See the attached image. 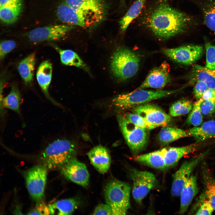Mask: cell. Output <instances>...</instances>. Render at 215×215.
<instances>
[{
  "label": "cell",
  "instance_id": "obj_13",
  "mask_svg": "<svg viewBox=\"0 0 215 215\" xmlns=\"http://www.w3.org/2000/svg\"><path fill=\"white\" fill-rule=\"evenodd\" d=\"M71 25H53L35 28L29 32V40L34 43L56 41L64 37L73 29Z\"/></svg>",
  "mask_w": 215,
  "mask_h": 215
},
{
  "label": "cell",
  "instance_id": "obj_4",
  "mask_svg": "<svg viewBox=\"0 0 215 215\" xmlns=\"http://www.w3.org/2000/svg\"><path fill=\"white\" fill-rule=\"evenodd\" d=\"M140 59L137 53L126 48L118 49L113 54L110 68L113 75L118 79L125 81L136 73Z\"/></svg>",
  "mask_w": 215,
  "mask_h": 215
},
{
  "label": "cell",
  "instance_id": "obj_30",
  "mask_svg": "<svg viewBox=\"0 0 215 215\" xmlns=\"http://www.w3.org/2000/svg\"><path fill=\"white\" fill-rule=\"evenodd\" d=\"M21 102L22 97L19 90L17 86L13 85L10 93L2 98V106L19 114Z\"/></svg>",
  "mask_w": 215,
  "mask_h": 215
},
{
  "label": "cell",
  "instance_id": "obj_3",
  "mask_svg": "<svg viewBox=\"0 0 215 215\" xmlns=\"http://www.w3.org/2000/svg\"><path fill=\"white\" fill-rule=\"evenodd\" d=\"M130 187L126 182L116 179L108 182L104 189V196L113 215L126 214L130 206Z\"/></svg>",
  "mask_w": 215,
  "mask_h": 215
},
{
  "label": "cell",
  "instance_id": "obj_22",
  "mask_svg": "<svg viewBox=\"0 0 215 215\" xmlns=\"http://www.w3.org/2000/svg\"><path fill=\"white\" fill-rule=\"evenodd\" d=\"M205 166L202 167V177L204 187L203 193L199 197L198 203H201L205 200L210 202L215 210V175Z\"/></svg>",
  "mask_w": 215,
  "mask_h": 215
},
{
  "label": "cell",
  "instance_id": "obj_38",
  "mask_svg": "<svg viewBox=\"0 0 215 215\" xmlns=\"http://www.w3.org/2000/svg\"><path fill=\"white\" fill-rule=\"evenodd\" d=\"M215 109V98H213L203 101L200 105V110L202 114L210 115Z\"/></svg>",
  "mask_w": 215,
  "mask_h": 215
},
{
  "label": "cell",
  "instance_id": "obj_5",
  "mask_svg": "<svg viewBox=\"0 0 215 215\" xmlns=\"http://www.w3.org/2000/svg\"><path fill=\"white\" fill-rule=\"evenodd\" d=\"M180 90V88L171 90H135L117 96L113 99L111 103L113 106L117 110H123L168 96Z\"/></svg>",
  "mask_w": 215,
  "mask_h": 215
},
{
  "label": "cell",
  "instance_id": "obj_6",
  "mask_svg": "<svg viewBox=\"0 0 215 215\" xmlns=\"http://www.w3.org/2000/svg\"><path fill=\"white\" fill-rule=\"evenodd\" d=\"M119 126L127 144L135 154L143 150L148 143L147 129L139 127L127 120L123 115L117 116Z\"/></svg>",
  "mask_w": 215,
  "mask_h": 215
},
{
  "label": "cell",
  "instance_id": "obj_2",
  "mask_svg": "<svg viewBox=\"0 0 215 215\" xmlns=\"http://www.w3.org/2000/svg\"><path fill=\"white\" fill-rule=\"evenodd\" d=\"M76 147L71 141L58 139L50 143L41 152L39 159L47 169L60 168L74 157Z\"/></svg>",
  "mask_w": 215,
  "mask_h": 215
},
{
  "label": "cell",
  "instance_id": "obj_12",
  "mask_svg": "<svg viewBox=\"0 0 215 215\" xmlns=\"http://www.w3.org/2000/svg\"><path fill=\"white\" fill-rule=\"evenodd\" d=\"M202 46L187 45L172 48H164L163 53L173 61L181 64L190 65L194 63L202 56Z\"/></svg>",
  "mask_w": 215,
  "mask_h": 215
},
{
  "label": "cell",
  "instance_id": "obj_33",
  "mask_svg": "<svg viewBox=\"0 0 215 215\" xmlns=\"http://www.w3.org/2000/svg\"><path fill=\"white\" fill-rule=\"evenodd\" d=\"M204 22L215 36V1L207 3L203 9Z\"/></svg>",
  "mask_w": 215,
  "mask_h": 215
},
{
  "label": "cell",
  "instance_id": "obj_39",
  "mask_svg": "<svg viewBox=\"0 0 215 215\" xmlns=\"http://www.w3.org/2000/svg\"><path fill=\"white\" fill-rule=\"evenodd\" d=\"M29 215H49L50 214L48 206L43 201L38 202L35 207L31 210Z\"/></svg>",
  "mask_w": 215,
  "mask_h": 215
},
{
  "label": "cell",
  "instance_id": "obj_34",
  "mask_svg": "<svg viewBox=\"0 0 215 215\" xmlns=\"http://www.w3.org/2000/svg\"><path fill=\"white\" fill-rule=\"evenodd\" d=\"M202 102L199 99L194 103L191 112L186 120L188 124L197 127L202 123L203 117L200 110V105Z\"/></svg>",
  "mask_w": 215,
  "mask_h": 215
},
{
  "label": "cell",
  "instance_id": "obj_15",
  "mask_svg": "<svg viewBox=\"0 0 215 215\" xmlns=\"http://www.w3.org/2000/svg\"><path fill=\"white\" fill-rule=\"evenodd\" d=\"M171 81L169 66L164 61L159 66L152 69L142 84L135 90L147 88L160 89L165 87Z\"/></svg>",
  "mask_w": 215,
  "mask_h": 215
},
{
  "label": "cell",
  "instance_id": "obj_29",
  "mask_svg": "<svg viewBox=\"0 0 215 215\" xmlns=\"http://www.w3.org/2000/svg\"><path fill=\"white\" fill-rule=\"evenodd\" d=\"M146 0H136L120 19L119 22L122 32L125 31L130 23L139 15Z\"/></svg>",
  "mask_w": 215,
  "mask_h": 215
},
{
  "label": "cell",
  "instance_id": "obj_10",
  "mask_svg": "<svg viewBox=\"0 0 215 215\" xmlns=\"http://www.w3.org/2000/svg\"><path fill=\"white\" fill-rule=\"evenodd\" d=\"M132 111L143 119L149 130L165 126L171 120L170 116L161 108L148 103L133 107Z\"/></svg>",
  "mask_w": 215,
  "mask_h": 215
},
{
  "label": "cell",
  "instance_id": "obj_23",
  "mask_svg": "<svg viewBox=\"0 0 215 215\" xmlns=\"http://www.w3.org/2000/svg\"><path fill=\"white\" fill-rule=\"evenodd\" d=\"M136 162L159 170L166 168L162 149L153 152L134 156Z\"/></svg>",
  "mask_w": 215,
  "mask_h": 215
},
{
  "label": "cell",
  "instance_id": "obj_11",
  "mask_svg": "<svg viewBox=\"0 0 215 215\" xmlns=\"http://www.w3.org/2000/svg\"><path fill=\"white\" fill-rule=\"evenodd\" d=\"M205 154H202L184 162L179 169L172 176L171 192L174 196H180L185 183L192 174L196 167L204 159Z\"/></svg>",
  "mask_w": 215,
  "mask_h": 215
},
{
  "label": "cell",
  "instance_id": "obj_18",
  "mask_svg": "<svg viewBox=\"0 0 215 215\" xmlns=\"http://www.w3.org/2000/svg\"><path fill=\"white\" fill-rule=\"evenodd\" d=\"M73 8L84 12L104 18L105 5L104 0H65Z\"/></svg>",
  "mask_w": 215,
  "mask_h": 215
},
{
  "label": "cell",
  "instance_id": "obj_9",
  "mask_svg": "<svg viewBox=\"0 0 215 215\" xmlns=\"http://www.w3.org/2000/svg\"><path fill=\"white\" fill-rule=\"evenodd\" d=\"M47 169L42 164L30 168L25 174L28 191L32 198L37 202L42 201L44 196Z\"/></svg>",
  "mask_w": 215,
  "mask_h": 215
},
{
  "label": "cell",
  "instance_id": "obj_14",
  "mask_svg": "<svg viewBox=\"0 0 215 215\" xmlns=\"http://www.w3.org/2000/svg\"><path fill=\"white\" fill-rule=\"evenodd\" d=\"M62 174L67 179L83 187L89 183L90 175L83 163L73 157L60 168Z\"/></svg>",
  "mask_w": 215,
  "mask_h": 215
},
{
  "label": "cell",
  "instance_id": "obj_21",
  "mask_svg": "<svg viewBox=\"0 0 215 215\" xmlns=\"http://www.w3.org/2000/svg\"><path fill=\"white\" fill-rule=\"evenodd\" d=\"M197 147L196 144H193L182 147L162 148L166 168L174 166L184 156L196 150Z\"/></svg>",
  "mask_w": 215,
  "mask_h": 215
},
{
  "label": "cell",
  "instance_id": "obj_26",
  "mask_svg": "<svg viewBox=\"0 0 215 215\" xmlns=\"http://www.w3.org/2000/svg\"><path fill=\"white\" fill-rule=\"evenodd\" d=\"M78 201L75 198L62 199L48 205L50 214L71 215L77 208Z\"/></svg>",
  "mask_w": 215,
  "mask_h": 215
},
{
  "label": "cell",
  "instance_id": "obj_35",
  "mask_svg": "<svg viewBox=\"0 0 215 215\" xmlns=\"http://www.w3.org/2000/svg\"><path fill=\"white\" fill-rule=\"evenodd\" d=\"M206 61L205 67L210 69H215V45L209 42L205 44Z\"/></svg>",
  "mask_w": 215,
  "mask_h": 215
},
{
  "label": "cell",
  "instance_id": "obj_16",
  "mask_svg": "<svg viewBox=\"0 0 215 215\" xmlns=\"http://www.w3.org/2000/svg\"><path fill=\"white\" fill-rule=\"evenodd\" d=\"M186 79L188 82L183 86L184 87L198 81H202L206 84L208 88L215 90V69L195 64L192 68Z\"/></svg>",
  "mask_w": 215,
  "mask_h": 215
},
{
  "label": "cell",
  "instance_id": "obj_8",
  "mask_svg": "<svg viewBox=\"0 0 215 215\" xmlns=\"http://www.w3.org/2000/svg\"><path fill=\"white\" fill-rule=\"evenodd\" d=\"M130 177L133 182L132 194L135 201L141 204L143 199L152 189L158 186V181L152 173L131 169Z\"/></svg>",
  "mask_w": 215,
  "mask_h": 215
},
{
  "label": "cell",
  "instance_id": "obj_45",
  "mask_svg": "<svg viewBox=\"0 0 215 215\" xmlns=\"http://www.w3.org/2000/svg\"><path fill=\"white\" fill-rule=\"evenodd\" d=\"M120 0L122 2H124V0Z\"/></svg>",
  "mask_w": 215,
  "mask_h": 215
},
{
  "label": "cell",
  "instance_id": "obj_19",
  "mask_svg": "<svg viewBox=\"0 0 215 215\" xmlns=\"http://www.w3.org/2000/svg\"><path fill=\"white\" fill-rule=\"evenodd\" d=\"M52 66L51 62L46 60L42 62L36 71V77L38 84L46 97L53 104L57 106L60 105L50 95L49 88L51 80Z\"/></svg>",
  "mask_w": 215,
  "mask_h": 215
},
{
  "label": "cell",
  "instance_id": "obj_43",
  "mask_svg": "<svg viewBox=\"0 0 215 215\" xmlns=\"http://www.w3.org/2000/svg\"><path fill=\"white\" fill-rule=\"evenodd\" d=\"M213 98H215V90L208 88L199 99L203 102Z\"/></svg>",
  "mask_w": 215,
  "mask_h": 215
},
{
  "label": "cell",
  "instance_id": "obj_40",
  "mask_svg": "<svg viewBox=\"0 0 215 215\" xmlns=\"http://www.w3.org/2000/svg\"><path fill=\"white\" fill-rule=\"evenodd\" d=\"M214 209L209 201L205 200L200 204L196 215H211Z\"/></svg>",
  "mask_w": 215,
  "mask_h": 215
},
{
  "label": "cell",
  "instance_id": "obj_1",
  "mask_svg": "<svg viewBox=\"0 0 215 215\" xmlns=\"http://www.w3.org/2000/svg\"><path fill=\"white\" fill-rule=\"evenodd\" d=\"M194 22L191 17L165 2L153 9L146 19L149 29L155 36L164 39L184 32Z\"/></svg>",
  "mask_w": 215,
  "mask_h": 215
},
{
  "label": "cell",
  "instance_id": "obj_41",
  "mask_svg": "<svg viewBox=\"0 0 215 215\" xmlns=\"http://www.w3.org/2000/svg\"><path fill=\"white\" fill-rule=\"evenodd\" d=\"M195 83L193 89V93L196 98L199 100L208 87L206 84L203 82L198 81Z\"/></svg>",
  "mask_w": 215,
  "mask_h": 215
},
{
  "label": "cell",
  "instance_id": "obj_25",
  "mask_svg": "<svg viewBox=\"0 0 215 215\" xmlns=\"http://www.w3.org/2000/svg\"><path fill=\"white\" fill-rule=\"evenodd\" d=\"M36 63V54L33 53L21 60L18 65L19 73L26 85H30L33 81Z\"/></svg>",
  "mask_w": 215,
  "mask_h": 215
},
{
  "label": "cell",
  "instance_id": "obj_31",
  "mask_svg": "<svg viewBox=\"0 0 215 215\" xmlns=\"http://www.w3.org/2000/svg\"><path fill=\"white\" fill-rule=\"evenodd\" d=\"M59 53L62 63L64 64L85 68V64L77 54L70 50H63L57 46H53Z\"/></svg>",
  "mask_w": 215,
  "mask_h": 215
},
{
  "label": "cell",
  "instance_id": "obj_42",
  "mask_svg": "<svg viewBox=\"0 0 215 215\" xmlns=\"http://www.w3.org/2000/svg\"><path fill=\"white\" fill-rule=\"evenodd\" d=\"M93 215H113L110 207L107 204H100L94 210Z\"/></svg>",
  "mask_w": 215,
  "mask_h": 215
},
{
  "label": "cell",
  "instance_id": "obj_7",
  "mask_svg": "<svg viewBox=\"0 0 215 215\" xmlns=\"http://www.w3.org/2000/svg\"><path fill=\"white\" fill-rule=\"evenodd\" d=\"M57 16L61 21L85 28L95 26L103 18L77 10L65 2L58 7Z\"/></svg>",
  "mask_w": 215,
  "mask_h": 215
},
{
  "label": "cell",
  "instance_id": "obj_36",
  "mask_svg": "<svg viewBox=\"0 0 215 215\" xmlns=\"http://www.w3.org/2000/svg\"><path fill=\"white\" fill-rule=\"evenodd\" d=\"M16 46V43L13 40L2 41L0 45V59H3L5 56L13 50Z\"/></svg>",
  "mask_w": 215,
  "mask_h": 215
},
{
  "label": "cell",
  "instance_id": "obj_44",
  "mask_svg": "<svg viewBox=\"0 0 215 215\" xmlns=\"http://www.w3.org/2000/svg\"><path fill=\"white\" fill-rule=\"evenodd\" d=\"M20 0H0V7L7 4Z\"/></svg>",
  "mask_w": 215,
  "mask_h": 215
},
{
  "label": "cell",
  "instance_id": "obj_17",
  "mask_svg": "<svg viewBox=\"0 0 215 215\" xmlns=\"http://www.w3.org/2000/svg\"><path fill=\"white\" fill-rule=\"evenodd\" d=\"M87 156L92 165L99 173L104 174L108 170L111 158L109 152L101 145L96 146L90 150Z\"/></svg>",
  "mask_w": 215,
  "mask_h": 215
},
{
  "label": "cell",
  "instance_id": "obj_28",
  "mask_svg": "<svg viewBox=\"0 0 215 215\" xmlns=\"http://www.w3.org/2000/svg\"><path fill=\"white\" fill-rule=\"evenodd\" d=\"M188 136L189 135L187 131L177 128L164 126L159 132L158 138L160 143L162 145H165Z\"/></svg>",
  "mask_w": 215,
  "mask_h": 215
},
{
  "label": "cell",
  "instance_id": "obj_46",
  "mask_svg": "<svg viewBox=\"0 0 215 215\" xmlns=\"http://www.w3.org/2000/svg\"></svg>",
  "mask_w": 215,
  "mask_h": 215
},
{
  "label": "cell",
  "instance_id": "obj_32",
  "mask_svg": "<svg viewBox=\"0 0 215 215\" xmlns=\"http://www.w3.org/2000/svg\"><path fill=\"white\" fill-rule=\"evenodd\" d=\"M193 106L192 102L188 100L184 99L178 100L170 107V115L177 117L187 114L191 110Z\"/></svg>",
  "mask_w": 215,
  "mask_h": 215
},
{
  "label": "cell",
  "instance_id": "obj_24",
  "mask_svg": "<svg viewBox=\"0 0 215 215\" xmlns=\"http://www.w3.org/2000/svg\"><path fill=\"white\" fill-rule=\"evenodd\" d=\"M187 131L189 136L193 137L196 142L215 137V120L207 121L200 127H195Z\"/></svg>",
  "mask_w": 215,
  "mask_h": 215
},
{
  "label": "cell",
  "instance_id": "obj_20",
  "mask_svg": "<svg viewBox=\"0 0 215 215\" xmlns=\"http://www.w3.org/2000/svg\"><path fill=\"white\" fill-rule=\"evenodd\" d=\"M198 191L196 175L192 174L184 186L180 196L179 214L186 212Z\"/></svg>",
  "mask_w": 215,
  "mask_h": 215
},
{
  "label": "cell",
  "instance_id": "obj_27",
  "mask_svg": "<svg viewBox=\"0 0 215 215\" xmlns=\"http://www.w3.org/2000/svg\"><path fill=\"white\" fill-rule=\"evenodd\" d=\"M22 7L21 0L9 3L0 7L1 20L7 24L15 22L21 12Z\"/></svg>",
  "mask_w": 215,
  "mask_h": 215
},
{
  "label": "cell",
  "instance_id": "obj_37",
  "mask_svg": "<svg viewBox=\"0 0 215 215\" xmlns=\"http://www.w3.org/2000/svg\"><path fill=\"white\" fill-rule=\"evenodd\" d=\"M128 121L136 126L148 129L147 125L143 119L139 115L134 113H127L124 115Z\"/></svg>",
  "mask_w": 215,
  "mask_h": 215
}]
</instances>
